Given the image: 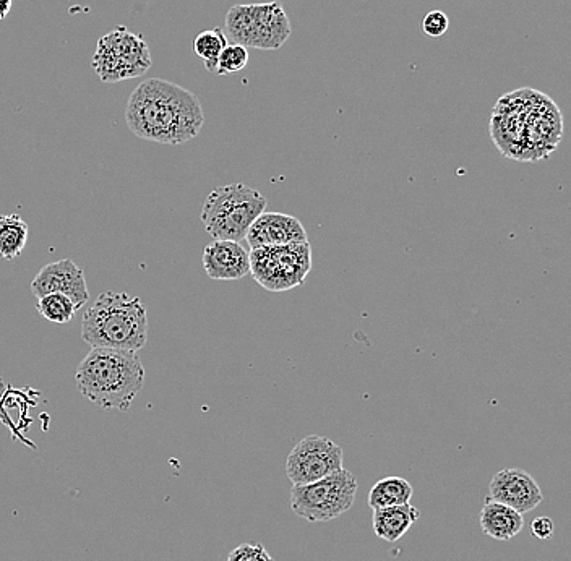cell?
Masks as SVG:
<instances>
[{"label":"cell","instance_id":"obj_4","mask_svg":"<svg viewBox=\"0 0 571 561\" xmlns=\"http://www.w3.org/2000/svg\"><path fill=\"white\" fill-rule=\"evenodd\" d=\"M82 339L91 347L137 354L148 341L145 305L125 292L99 294L83 313Z\"/></svg>","mask_w":571,"mask_h":561},{"label":"cell","instance_id":"obj_5","mask_svg":"<svg viewBox=\"0 0 571 561\" xmlns=\"http://www.w3.org/2000/svg\"><path fill=\"white\" fill-rule=\"evenodd\" d=\"M267 205V198L249 185H223L203 203L202 223L215 240L242 242Z\"/></svg>","mask_w":571,"mask_h":561},{"label":"cell","instance_id":"obj_24","mask_svg":"<svg viewBox=\"0 0 571 561\" xmlns=\"http://www.w3.org/2000/svg\"><path fill=\"white\" fill-rule=\"evenodd\" d=\"M554 521L549 516H539L531 523V534L539 540H549L554 536Z\"/></svg>","mask_w":571,"mask_h":561},{"label":"cell","instance_id":"obj_21","mask_svg":"<svg viewBox=\"0 0 571 561\" xmlns=\"http://www.w3.org/2000/svg\"><path fill=\"white\" fill-rule=\"evenodd\" d=\"M249 64V51L241 44H228L221 52L216 65V75H234Z\"/></svg>","mask_w":571,"mask_h":561},{"label":"cell","instance_id":"obj_14","mask_svg":"<svg viewBox=\"0 0 571 561\" xmlns=\"http://www.w3.org/2000/svg\"><path fill=\"white\" fill-rule=\"evenodd\" d=\"M203 268L215 281H239L250 275V253L241 242L215 240L203 250Z\"/></svg>","mask_w":571,"mask_h":561},{"label":"cell","instance_id":"obj_9","mask_svg":"<svg viewBox=\"0 0 571 561\" xmlns=\"http://www.w3.org/2000/svg\"><path fill=\"white\" fill-rule=\"evenodd\" d=\"M249 253L250 275L270 292H286L304 286L312 270L309 242L257 247Z\"/></svg>","mask_w":571,"mask_h":561},{"label":"cell","instance_id":"obj_22","mask_svg":"<svg viewBox=\"0 0 571 561\" xmlns=\"http://www.w3.org/2000/svg\"><path fill=\"white\" fill-rule=\"evenodd\" d=\"M228 561H275L263 545L242 544L229 553Z\"/></svg>","mask_w":571,"mask_h":561},{"label":"cell","instance_id":"obj_6","mask_svg":"<svg viewBox=\"0 0 571 561\" xmlns=\"http://www.w3.org/2000/svg\"><path fill=\"white\" fill-rule=\"evenodd\" d=\"M224 35L244 48L276 51L291 36V22L281 2L234 5L226 13Z\"/></svg>","mask_w":571,"mask_h":561},{"label":"cell","instance_id":"obj_11","mask_svg":"<svg viewBox=\"0 0 571 561\" xmlns=\"http://www.w3.org/2000/svg\"><path fill=\"white\" fill-rule=\"evenodd\" d=\"M31 292L38 299L48 294H65L73 300L77 310L90 299L85 273L70 258L43 266L31 281Z\"/></svg>","mask_w":571,"mask_h":561},{"label":"cell","instance_id":"obj_8","mask_svg":"<svg viewBox=\"0 0 571 561\" xmlns=\"http://www.w3.org/2000/svg\"><path fill=\"white\" fill-rule=\"evenodd\" d=\"M151 51L145 38L117 26L99 39L93 69L104 83H119L142 77L151 69Z\"/></svg>","mask_w":571,"mask_h":561},{"label":"cell","instance_id":"obj_26","mask_svg":"<svg viewBox=\"0 0 571 561\" xmlns=\"http://www.w3.org/2000/svg\"><path fill=\"white\" fill-rule=\"evenodd\" d=\"M5 391H7V383L4 382V378L0 377V404H2V399H4Z\"/></svg>","mask_w":571,"mask_h":561},{"label":"cell","instance_id":"obj_18","mask_svg":"<svg viewBox=\"0 0 571 561\" xmlns=\"http://www.w3.org/2000/svg\"><path fill=\"white\" fill-rule=\"evenodd\" d=\"M30 227L18 215H0V257L13 260L22 255Z\"/></svg>","mask_w":571,"mask_h":561},{"label":"cell","instance_id":"obj_15","mask_svg":"<svg viewBox=\"0 0 571 561\" xmlns=\"http://www.w3.org/2000/svg\"><path fill=\"white\" fill-rule=\"evenodd\" d=\"M479 524L487 536L500 542H508L523 531L524 518L523 514L510 506L487 497L479 513Z\"/></svg>","mask_w":571,"mask_h":561},{"label":"cell","instance_id":"obj_3","mask_svg":"<svg viewBox=\"0 0 571 561\" xmlns=\"http://www.w3.org/2000/svg\"><path fill=\"white\" fill-rule=\"evenodd\" d=\"M75 385L104 411H129L145 385V369L135 352L91 347L78 364Z\"/></svg>","mask_w":571,"mask_h":561},{"label":"cell","instance_id":"obj_20","mask_svg":"<svg viewBox=\"0 0 571 561\" xmlns=\"http://www.w3.org/2000/svg\"><path fill=\"white\" fill-rule=\"evenodd\" d=\"M36 310L44 320L59 323V325L69 323L77 313L73 300L65 294H48V296L39 297Z\"/></svg>","mask_w":571,"mask_h":561},{"label":"cell","instance_id":"obj_2","mask_svg":"<svg viewBox=\"0 0 571 561\" xmlns=\"http://www.w3.org/2000/svg\"><path fill=\"white\" fill-rule=\"evenodd\" d=\"M125 124L135 137L146 142L182 145L200 133L205 114L192 91L168 80L150 78L130 95Z\"/></svg>","mask_w":571,"mask_h":561},{"label":"cell","instance_id":"obj_1","mask_svg":"<svg viewBox=\"0 0 571 561\" xmlns=\"http://www.w3.org/2000/svg\"><path fill=\"white\" fill-rule=\"evenodd\" d=\"M490 133L503 156L537 161L547 158L562 140V112L541 91L516 90L495 106Z\"/></svg>","mask_w":571,"mask_h":561},{"label":"cell","instance_id":"obj_25","mask_svg":"<svg viewBox=\"0 0 571 561\" xmlns=\"http://www.w3.org/2000/svg\"><path fill=\"white\" fill-rule=\"evenodd\" d=\"M13 0H0V22L9 15L12 10Z\"/></svg>","mask_w":571,"mask_h":561},{"label":"cell","instance_id":"obj_12","mask_svg":"<svg viewBox=\"0 0 571 561\" xmlns=\"http://www.w3.org/2000/svg\"><path fill=\"white\" fill-rule=\"evenodd\" d=\"M489 498L524 514L544 502L541 487L529 472L511 467L497 472L489 485Z\"/></svg>","mask_w":571,"mask_h":561},{"label":"cell","instance_id":"obj_16","mask_svg":"<svg viewBox=\"0 0 571 561\" xmlns=\"http://www.w3.org/2000/svg\"><path fill=\"white\" fill-rule=\"evenodd\" d=\"M421 518V511L411 503L404 505L388 506L374 510L372 526L375 536L385 542H396L411 529L417 519Z\"/></svg>","mask_w":571,"mask_h":561},{"label":"cell","instance_id":"obj_7","mask_svg":"<svg viewBox=\"0 0 571 561\" xmlns=\"http://www.w3.org/2000/svg\"><path fill=\"white\" fill-rule=\"evenodd\" d=\"M357 489L356 476L343 467L312 484L292 485L291 508L309 523H328L353 508Z\"/></svg>","mask_w":571,"mask_h":561},{"label":"cell","instance_id":"obj_17","mask_svg":"<svg viewBox=\"0 0 571 561\" xmlns=\"http://www.w3.org/2000/svg\"><path fill=\"white\" fill-rule=\"evenodd\" d=\"M413 485L400 476H388L378 480L370 489L369 506L372 510L388 506L404 505L413 498Z\"/></svg>","mask_w":571,"mask_h":561},{"label":"cell","instance_id":"obj_23","mask_svg":"<svg viewBox=\"0 0 571 561\" xmlns=\"http://www.w3.org/2000/svg\"><path fill=\"white\" fill-rule=\"evenodd\" d=\"M448 28H450V20H448L447 13H443L442 10H432L427 13L422 22L424 35L429 38H442Z\"/></svg>","mask_w":571,"mask_h":561},{"label":"cell","instance_id":"obj_13","mask_svg":"<svg viewBox=\"0 0 571 561\" xmlns=\"http://www.w3.org/2000/svg\"><path fill=\"white\" fill-rule=\"evenodd\" d=\"M250 249L273 247V245L305 244L309 236L299 219L284 213H267L255 219L245 236Z\"/></svg>","mask_w":571,"mask_h":561},{"label":"cell","instance_id":"obj_19","mask_svg":"<svg viewBox=\"0 0 571 561\" xmlns=\"http://www.w3.org/2000/svg\"><path fill=\"white\" fill-rule=\"evenodd\" d=\"M228 44V38H226L221 28H210V30L198 33L194 41V51L203 60L205 69L208 72L215 73L219 56H221V52Z\"/></svg>","mask_w":571,"mask_h":561},{"label":"cell","instance_id":"obj_10","mask_svg":"<svg viewBox=\"0 0 571 561\" xmlns=\"http://www.w3.org/2000/svg\"><path fill=\"white\" fill-rule=\"evenodd\" d=\"M284 469L292 485L312 484L343 469V450L330 438L309 435L292 448Z\"/></svg>","mask_w":571,"mask_h":561}]
</instances>
